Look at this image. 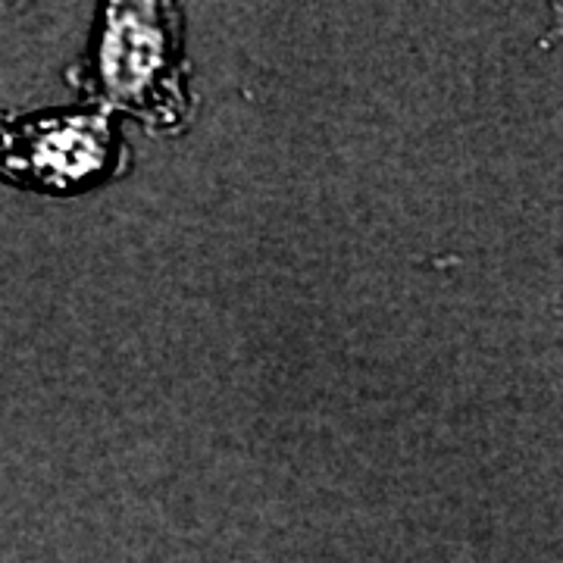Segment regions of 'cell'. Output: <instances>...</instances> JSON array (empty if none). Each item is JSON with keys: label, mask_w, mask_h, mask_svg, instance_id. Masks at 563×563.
<instances>
[{"label": "cell", "mask_w": 563, "mask_h": 563, "mask_svg": "<svg viewBox=\"0 0 563 563\" xmlns=\"http://www.w3.org/2000/svg\"><path fill=\"white\" fill-rule=\"evenodd\" d=\"M103 60H107V79L113 85V91H120L122 98L139 95L144 91V81L154 79V73L161 69V35L141 25L139 16H125L110 32Z\"/></svg>", "instance_id": "cell-1"}]
</instances>
